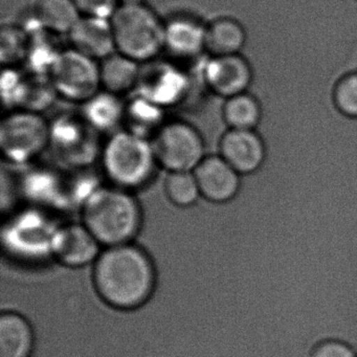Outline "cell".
Returning a JSON list of instances; mask_svg holds the SVG:
<instances>
[{
    "label": "cell",
    "instance_id": "6da1fadb",
    "mask_svg": "<svg viewBox=\"0 0 357 357\" xmlns=\"http://www.w3.org/2000/svg\"><path fill=\"white\" fill-rule=\"evenodd\" d=\"M96 292L108 306L121 311L141 308L151 298L156 286L153 261L133 243L110 246L93 262Z\"/></svg>",
    "mask_w": 357,
    "mask_h": 357
},
{
    "label": "cell",
    "instance_id": "7a4b0ae2",
    "mask_svg": "<svg viewBox=\"0 0 357 357\" xmlns=\"http://www.w3.org/2000/svg\"><path fill=\"white\" fill-rule=\"evenodd\" d=\"M82 223L104 248L131 243L143 223V213L131 192L100 187L86 196Z\"/></svg>",
    "mask_w": 357,
    "mask_h": 357
},
{
    "label": "cell",
    "instance_id": "3957f363",
    "mask_svg": "<svg viewBox=\"0 0 357 357\" xmlns=\"http://www.w3.org/2000/svg\"><path fill=\"white\" fill-rule=\"evenodd\" d=\"M100 158L112 185L129 192L148 185L158 166L152 142L127 129L110 135Z\"/></svg>",
    "mask_w": 357,
    "mask_h": 357
},
{
    "label": "cell",
    "instance_id": "277c9868",
    "mask_svg": "<svg viewBox=\"0 0 357 357\" xmlns=\"http://www.w3.org/2000/svg\"><path fill=\"white\" fill-rule=\"evenodd\" d=\"M118 53L144 64L165 50V22L145 5H120L110 18Z\"/></svg>",
    "mask_w": 357,
    "mask_h": 357
},
{
    "label": "cell",
    "instance_id": "5b68a950",
    "mask_svg": "<svg viewBox=\"0 0 357 357\" xmlns=\"http://www.w3.org/2000/svg\"><path fill=\"white\" fill-rule=\"evenodd\" d=\"M51 143L50 123L39 112H10L0 124V149L13 164H26L40 155Z\"/></svg>",
    "mask_w": 357,
    "mask_h": 357
},
{
    "label": "cell",
    "instance_id": "8992f818",
    "mask_svg": "<svg viewBox=\"0 0 357 357\" xmlns=\"http://www.w3.org/2000/svg\"><path fill=\"white\" fill-rule=\"evenodd\" d=\"M151 142L158 165L169 172L194 171L206 156L202 133L185 121L165 123Z\"/></svg>",
    "mask_w": 357,
    "mask_h": 357
},
{
    "label": "cell",
    "instance_id": "52a82bcc",
    "mask_svg": "<svg viewBox=\"0 0 357 357\" xmlns=\"http://www.w3.org/2000/svg\"><path fill=\"white\" fill-rule=\"evenodd\" d=\"M49 78L59 97L80 105L102 91L100 62L72 47L61 51Z\"/></svg>",
    "mask_w": 357,
    "mask_h": 357
},
{
    "label": "cell",
    "instance_id": "ba28073f",
    "mask_svg": "<svg viewBox=\"0 0 357 357\" xmlns=\"http://www.w3.org/2000/svg\"><path fill=\"white\" fill-rule=\"evenodd\" d=\"M189 89V77L178 66L156 59L142 64L137 93L160 107L167 109L178 105Z\"/></svg>",
    "mask_w": 357,
    "mask_h": 357
},
{
    "label": "cell",
    "instance_id": "9c48e42d",
    "mask_svg": "<svg viewBox=\"0 0 357 357\" xmlns=\"http://www.w3.org/2000/svg\"><path fill=\"white\" fill-rule=\"evenodd\" d=\"M50 146L66 162L85 164L98 153V132L81 116H58L50 123Z\"/></svg>",
    "mask_w": 357,
    "mask_h": 357
},
{
    "label": "cell",
    "instance_id": "30bf717a",
    "mask_svg": "<svg viewBox=\"0 0 357 357\" xmlns=\"http://www.w3.org/2000/svg\"><path fill=\"white\" fill-rule=\"evenodd\" d=\"M202 80L208 91L227 100L248 93L254 81V70L241 54L210 57L202 70Z\"/></svg>",
    "mask_w": 357,
    "mask_h": 357
},
{
    "label": "cell",
    "instance_id": "8fae6325",
    "mask_svg": "<svg viewBox=\"0 0 357 357\" xmlns=\"http://www.w3.org/2000/svg\"><path fill=\"white\" fill-rule=\"evenodd\" d=\"M218 150L240 175L256 172L266 158V144L258 130L227 129L219 139Z\"/></svg>",
    "mask_w": 357,
    "mask_h": 357
},
{
    "label": "cell",
    "instance_id": "7c38bea8",
    "mask_svg": "<svg viewBox=\"0 0 357 357\" xmlns=\"http://www.w3.org/2000/svg\"><path fill=\"white\" fill-rule=\"evenodd\" d=\"M101 246L83 223H70L56 229L52 241V257L64 266L80 268L93 264L101 254Z\"/></svg>",
    "mask_w": 357,
    "mask_h": 357
},
{
    "label": "cell",
    "instance_id": "4fadbf2b",
    "mask_svg": "<svg viewBox=\"0 0 357 357\" xmlns=\"http://www.w3.org/2000/svg\"><path fill=\"white\" fill-rule=\"evenodd\" d=\"M193 172L202 197L211 204H227L239 193L241 175L219 154L206 155Z\"/></svg>",
    "mask_w": 357,
    "mask_h": 357
},
{
    "label": "cell",
    "instance_id": "5bb4252c",
    "mask_svg": "<svg viewBox=\"0 0 357 357\" xmlns=\"http://www.w3.org/2000/svg\"><path fill=\"white\" fill-rule=\"evenodd\" d=\"M206 26L192 16L165 22V50L178 59H194L206 52Z\"/></svg>",
    "mask_w": 357,
    "mask_h": 357
},
{
    "label": "cell",
    "instance_id": "9a60e30c",
    "mask_svg": "<svg viewBox=\"0 0 357 357\" xmlns=\"http://www.w3.org/2000/svg\"><path fill=\"white\" fill-rule=\"evenodd\" d=\"M68 36L72 49L98 62L116 52L110 20L81 17Z\"/></svg>",
    "mask_w": 357,
    "mask_h": 357
},
{
    "label": "cell",
    "instance_id": "2e32d148",
    "mask_svg": "<svg viewBox=\"0 0 357 357\" xmlns=\"http://www.w3.org/2000/svg\"><path fill=\"white\" fill-rule=\"evenodd\" d=\"M81 106L80 116L98 133L114 132L124 124L126 103L120 96L102 89Z\"/></svg>",
    "mask_w": 357,
    "mask_h": 357
},
{
    "label": "cell",
    "instance_id": "e0dca14e",
    "mask_svg": "<svg viewBox=\"0 0 357 357\" xmlns=\"http://www.w3.org/2000/svg\"><path fill=\"white\" fill-rule=\"evenodd\" d=\"M34 344V330L26 317L3 311L0 315V357H30Z\"/></svg>",
    "mask_w": 357,
    "mask_h": 357
},
{
    "label": "cell",
    "instance_id": "ac0fdd59",
    "mask_svg": "<svg viewBox=\"0 0 357 357\" xmlns=\"http://www.w3.org/2000/svg\"><path fill=\"white\" fill-rule=\"evenodd\" d=\"M141 70V63L116 52L100 62L102 89L120 97L137 91Z\"/></svg>",
    "mask_w": 357,
    "mask_h": 357
},
{
    "label": "cell",
    "instance_id": "d6986e66",
    "mask_svg": "<svg viewBox=\"0 0 357 357\" xmlns=\"http://www.w3.org/2000/svg\"><path fill=\"white\" fill-rule=\"evenodd\" d=\"M246 39L245 29L234 18H217L206 24V52L210 57L241 54Z\"/></svg>",
    "mask_w": 357,
    "mask_h": 357
},
{
    "label": "cell",
    "instance_id": "ffe728a7",
    "mask_svg": "<svg viewBox=\"0 0 357 357\" xmlns=\"http://www.w3.org/2000/svg\"><path fill=\"white\" fill-rule=\"evenodd\" d=\"M74 0H37L34 18L50 34H70L81 20Z\"/></svg>",
    "mask_w": 357,
    "mask_h": 357
},
{
    "label": "cell",
    "instance_id": "44dd1931",
    "mask_svg": "<svg viewBox=\"0 0 357 357\" xmlns=\"http://www.w3.org/2000/svg\"><path fill=\"white\" fill-rule=\"evenodd\" d=\"M262 116L260 102L248 91L229 98L222 106V119L229 129L258 130Z\"/></svg>",
    "mask_w": 357,
    "mask_h": 357
},
{
    "label": "cell",
    "instance_id": "7402d4cb",
    "mask_svg": "<svg viewBox=\"0 0 357 357\" xmlns=\"http://www.w3.org/2000/svg\"><path fill=\"white\" fill-rule=\"evenodd\" d=\"M165 110V108L137 93L126 103L124 123L128 125L127 130L146 137L149 133L155 135L166 123Z\"/></svg>",
    "mask_w": 357,
    "mask_h": 357
},
{
    "label": "cell",
    "instance_id": "603a6c76",
    "mask_svg": "<svg viewBox=\"0 0 357 357\" xmlns=\"http://www.w3.org/2000/svg\"><path fill=\"white\" fill-rule=\"evenodd\" d=\"M167 197L175 206H192L202 196L193 171L169 172L165 183Z\"/></svg>",
    "mask_w": 357,
    "mask_h": 357
},
{
    "label": "cell",
    "instance_id": "cb8c5ba5",
    "mask_svg": "<svg viewBox=\"0 0 357 357\" xmlns=\"http://www.w3.org/2000/svg\"><path fill=\"white\" fill-rule=\"evenodd\" d=\"M30 37L24 29L5 26L1 29V62L3 68H15L28 56Z\"/></svg>",
    "mask_w": 357,
    "mask_h": 357
},
{
    "label": "cell",
    "instance_id": "d4e9b609",
    "mask_svg": "<svg viewBox=\"0 0 357 357\" xmlns=\"http://www.w3.org/2000/svg\"><path fill=\"white\" fill-rule=\"evenodd\" d=\"M29 91V78L15 68H3L1 75V98L10 112L22 109Z\"/></svg>",
    "mask_w": 357,
    "mask_h": 357
},
{
    "label": "cell",
    "instance_id": "484cf974",
    "mask_svg": "<svg viewBox=\"0 0 357 357\" xmlns=\"http://www.w3.org/2000/svg\"><path fill=\"white\" fill-rule=\"evenodd\" d=\"M332 100L342 116L357 120V73L344 75L335 83Z\"/></svg>",
    "mask_w": 357,
    "mask_h": 357
},
{
    "label": "cell",
    "instance_id": "4316f807",
    "mask_svg": "<svg viewBox=\"0 0 357 357\" xmlns=\"http://www.w3.org/2000/svg\"><path fill=\"white\" fill-rule=\"evenodd\" d=\"M82 17L110 20L120 7L119 0H74Z\"/></svg>",
    "mask_w": 357,
    "mask_h": 357
},
{
    "label": "cell",
    "instance_id": "83f0119b",
    "mask_svg": "<svg viewBox=\"0 0 357 357\" xmlns=\"http://www.w3.org/2000/svg\"><path fill=\"white\" fill-rule=\"evenodd\" d=\"M310 357H357V352L347 342L331 340L317 344Z\"/></svg>",
    "mask_w": 357,
    "mask_h": 357
},
{
    "label": "cell",
    "instance_id": "f1b7e54d",
    "mask_svg": "<svg viewBox=\"0 0 357 357\" xmlns=\"http://www.w3.org/2000/svg\"><path fill=\"white\" fill-rule=\"evenodd\" d=\"M120 5H145L148 0H119Z\"/></svg>",
    "mask_w": 357,
    "mask_h": 357
}]
</instances>
